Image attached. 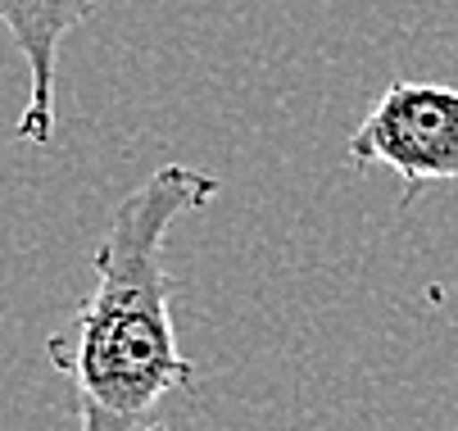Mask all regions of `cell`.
<instances>
[{
	"label": "cell",
	"mask_w": 458,
	"mask_h": 431,
	"mask_svg": "<svg viewBox=\"0 0 458 431\" xmlns=\"http://www.w3.org/2000/svg\"><path fill=\"white\" fill-rule=\"evenodd\" d=\"M218 191L214 173L164 164L118 200L91 255V295L46 341L55 373L73 391L78 431H164L155 422L159 404L195 382V363L177 350V277L164 264V245L173 223L205 209Z\"/></svg>",
	"instance_id": "1"
},
{
	"label": "cell",
	"mask_w": 458,
	"mask_h": 431,
	"mask_svg": "<svg viewBox=\"0 0 458 431\" xmlns=\"http://www.w3.org/2000/svg\"><path fill=\"white\" fill-rule=\"evenodd\" d=\"M359 173L390 168L404 205L427 187H458V87L390 82L345 146Z\"/></svg>",
	"instance_id": "2"
},
{
	"label": "cell",
	"mask_w": 458,
	"mask_h": 431,
	"mask_svg": "<svg viewBox=\"0 0 458 431\" xmlns=\"http://www.w3.org/2000/svg\"><path fill=\"white\" fill-rule=\"evenodd\" d=\"M100 0H0V23H5L14 50L28 64V105L14 123V137L28 146L55 141V78H59V50L78 32Z\"/></svg>",
	"instance_id": "3"
}]
</instances>
